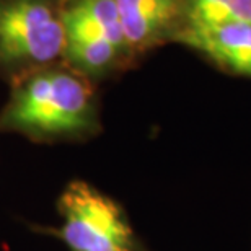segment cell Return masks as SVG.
Segmentation results:
<instances>
[{
	"instance_id": "1",
	"label": "cell",
	"mask_w": 251,
	"mask_h": 251,
	"mask_svg": "<svg viewBox=\"0 0 251 251\" xmlns=\"http://www.w3.org/2000/svg\"><path fill=\"white\" fill-rule=\"evenodd\" d=\"M93 92L87 80L61 69H41L12 95L0 127L33 135H67L95 127Z\"/></svg>"
},
{
	"instance_id": "2",
	"label": "cell",
	"mask_w": 251,
	"mask_h": 251,
	"mask_svg": "<svg viewBox=\"0 0 251 251\" xmlns=\"http://www.w3.org/2000/svg\"><path fill=\"white\" fill-rule=\"evenodd\" d=\"M62 0H0V69L39 67L64 56Z\"/></svg>"
},
{
	"instance_id": "3",
	"label": "cell",
	"mask_w": 251,
	"mask_h": 251,
	"mask_svg": "<svg viewBox=\"0 0 251 251\" xmlns=\"http://www.w3.org/2000/svg\"><path fill=\"white\" fill-rule=\"evenodd\" d=\"M64 29V56L87 77H103L132 57L114 0H70Z\"/></svg>"
},
{
	"instance_id": "4",
	"label": "cell",
	"mask_w": 251,
	"mask_h": 251,
	"mask_svg": "<svg viewBox=\"0 0 251 251\" xmlns=\"http://www.w3.org/2000/svg\"><path fill=\"white\" fill-rule=\"evenodd\" d=\"M62 238L72 251H134V237L119 205L83 181L61 196Z\"/></svg>"
},
{
	"instance_id": "5",
	"label": "cell",
	"mask_w": 251,
	"mask_h": 251,
	"mask_svg": "<svg viewBox=\"0 0 251 251\" xmlns=\"http://www.w3.org/2000/svg\"><path fill=\"white\" fill-rule=\"evenodd\" d=\"M130 56L176 41L186 26V0H114Z\"/></svg>"
},
{
	"instance_id": "6",
	"label": "cell",
	"mask_w": 251,
	"mask_h": 251,
	"mask_svg": "<svg viewBox=\"0 0 251 251\" xmlns=\"http://www.w3.org/2000/svg\"><path fill=\"white\" fill-rule=\"evenodd\" d=\"M176 41L194 49L225 72L251 78V20L212 26H184Z\"/></svg>"
},
{
	"instance_id": "7",
	"label": "cell",
	"mask_w": 251,
	"mask_h": 251,
	"mask_svg": "<svg viewBox=\"0 0 251 251\" xmlns=\"http://www.w3.org/2000/svg\"><path fill=\"white\" fill-rule=\"evenodd\" d=\"M251 20V0H186V26Z\"/></svg>"
}]
</instances>
